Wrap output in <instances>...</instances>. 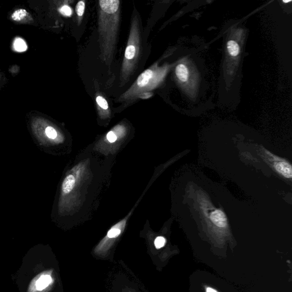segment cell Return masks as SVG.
<instances>
[{
  "label": "cell",
  "instance_id": "8fae6325",
  "mask_svg": "<svg viewBox=\"0 0 292 292\" xmlns=\"http://www.w3.org/2000/svg\"><path fill=\"white\" fill-rule=\"evenodd\" d=\"M85 1H80L77 3L76 5V13L77 16V20L78 26H80L82 23V20L83 19V16L85 10Z\"/></svg>",
  "mask_w": 292,
  "mask_h": 292
},
{
  "label": "cell",
  "instance_id": "2e32d148",
  "mask_svg": "<svg viewBox=\"0 0 292 292\" xmlns=\"http://www.w3.org/2000/svg\"><path fill=\"white\" fill-rule=\"evenodd\" d=\"M154 244L155 247L157 249H160L164 247L166 244V239L162 236L158 237L156 238Z\"/></svg>",
  "mask_w": 292,
  "mask_h": 292
},
{
  "label": "cell",
  "instance_id": "277c9868",
  "mask_svg": "<svg viewBox=\"0 0 292 292\" xmlns=\"http://www.w3.org/2000/svg\"><path fill=\"white\" fill-rule=\"evenodd\" d=\"M210 219L217 227L224 228L227 226V219L225 213L220 210H216L212 212Z\"/></svg>",
  "mask_w": 292,
  "mask_h": 292
},
{
  "label": "cell",
  "instance_id": "d6986e66",
  "mask_svg": "<svg viewBox=\"0 0 292 292\" xmlns=\"http://www.w3.org/2000/svg\"><path fill=\"white\" fill-rule=\"evenodd\" d=\"M206 292H219L215 289H213L211 287H207L206 288Z\"/></svg>",
  "mask_w": 292,
  "mask_h": 292
},
{
  "label": "cell",
  "instance_id": "ac0fdd59",
  "mask_svg": "<svg viewBox=\"0 0 292 292\" xmlns=\"http://www.w3.org/2000/svg\"><path fill=\"white\" fill-rule=\"evenodd\" d=\"M107 139L110 143H114L117 140V137L113 131H110L109 132L108 134H107Z\"/></svg>",
  "mask_w": 292,
  "mask_h": 292
},
{
  "label": "cell",
  "instance_id": "6da1fadb",
  "mask_svg": "<svg viewBox=\"0 0 292 292\" xmlns=\"http://www.w3.org/2000/svg\"><path fill=\"white\" fill-rule=\"evenodd\" d=\"M98 31L100 58L110 69L116 51L120 26V2L101 0L98 5Z\"/></svg>",
  "mask_w": 292,
  "mask_h": 292
},
{
  "label": "cell",
  "instance_id": "9a60e30c",
  "mask_svg": "<svg viewBox=\"0 0 292 292\" xmlns=\"http://www.w3.org/2000/svg\"><path fill=\"white\" fill-rule=\"evenodd\" d=\"M59 12L62 15L70 17L72 15V9L68 5H64L59 9Z\"/></svg>",
  "mask_w": 292,
  "mask_h": 292
},
{
  "label": "cell",
  "instance_id": "4fadbf2b",
  "mask_svg": "<svg viewBox=\"0 0 292 292\" xmlns=\"http://www.w3.org/2000/svg\"><path fill=\"white\" fill-rule=\"evenodd\" d=\"M28 15V13L25 9H19L13 14V20L20 21L25 19Z\"/></svg>",
  "mask_w": 292,
  "mask_h": 292
},
{
  "label": "cell",
  "instance_id": "e0dca14e",
  "mask_svg": "<svg viewBox=\"0 0 292 292\" xmlns=\"http://www.w3.org/2000/svg\"><path fill=\"white\" fill-rule=\"evenodd\" d=\"M120 234V230L117 229H113L110 230L108 234V236L109 238H115L118 236Z\"/></svg>",
  "mask_w": 292,
  "mask_h": 292
},
{
  "label": "cell",
  "instance_id": "52a82bcc",
  "mask_svg": "<svg viewBox=\"0 0 292 292\" xmlns=\"http://www.w3.org/2000/svg\"><path fill=\"white\" fill-rule=\"evenodd\" d=\"M76 183V179L72 175H69L66 177L65 180H64L62 190L64 194H69L73 189Z\"/></svg>",
  "mask_w": 292,
  "mask_h": 292
},
{
  "label": "cell",
  "instance_id": "ffe728a7",
  "mask_svg": "<svg viewBox=\"0 0 292 292\" xmlns=\"http://www.w3.org/2000/svg\"><path fill=\"white\" fill-rule=\"evenodd\" d=\"M284 2L288 3L291 2V1H283Z\"/></svg>",
  "mask_w": 292,
  "mask_h": 292
},
{
  "label": "cell",
  "instance_id": "3957f363",
  "mask_svg": "<svg viewBox=\"0 0 292 292\" xmlns=\"http://www.w3.org/2000/svg\"><path fill=\"white\" fill-rule=\"evenodd\" d=\"M142 38L140 19L136 13L132 16L127 43L120 73V86L129 81L135 72L141 55Z\"/></svg>",
  "mask_w": 292,
  "mask_h": 292
},
{
  "label": "cell",
  "instance_id": "8992f818",
  "mask_svg": "<svg viewBox=\"0 0 292 292\" xmlns=\"http://www.w3.org/2000/svg\"><path fill=\"white\" fill-rule=\"evenodd\" d=\"M96 103H97L99 113L109 115V106L108 101H106V99L104 97L101 95H98L96 97Z\"/></svg>",
  "mask_w": 292,
  "mask_h": 292
},
{
  "label": "cell",
  "instance_id": "5b68a950",
  "mask_svg": "<svg viewBox=\"0 0 292 292\" xmlns=\"http://www.w3.org/2000/svg\"><path fill=\"white\" fill-rule=\"evenodd\" d=\"M275 169L281 175L287 178L291 179L292 176V166L286 162H279L276 164Z\"/></svg>",
  "mask_w": 292,
  "mask_h": 292
},
{
  "label": "cell",
  "instance_id": "7a4b0ae2",
  "mask_svg": "<svg viewBox=\"0 0 292 292\" xmlns=\"http://www.w3.org/2000/svg\"><path fill=\"white\" fill-rule=\"evenodd\" d=\"M167 67H159L157 63L149 67L140 74L134 83L122 95L117 102H131L138 98L147 99L150 92L163 81L167 72Z\"/></svg>",
  "mask_w": 292,
  "mask_h": 292
},
{
  "label": "cell",
  "instance_id": "ba28073f",
  "mask_svg": "<svg viewBox=\"0 0 292 292\" xmlns=\"http://www.w3.org/2000/svg\"><path fill=\"white\" fill-rule=\"evenodd\" d=\"M175 74L178 79L182 83H185L188 80V70L184 64L181 63L176 66Z\"/></svg>",
  "mask_w": 292,
  "mask_h": 292
},
{
  "label": "cell",
  "instance_id": "5bb4252c",
  "mask_svg": "<svg viewBox=\"0 0 292 292\" xmlns=\"http://www.w3.org/2000/svg\"><path fill=\"white\" fill-rule=\"evenodd\" d=\"M45 133L46 136H47L50 139H52V140H55V139L58 137V133H57L56 130L54 129V128L51 126H49L46 128L45 130Z\"/></svg>",
  "mask_w": 292,
  "mask_h": 292
},
{
  "label": "cell",
  "instance_id": "30bf717a",
  "mask_svg": "<svg viewBox=\"0 0 292 292\" xmlns=\"http://www.w3.org/2000/svg\"><path fill=\"white\" fill-rule=\"evenodd\" d=\"M227 49L231 56L236 57L239 54L240 47L236 41L231 40L228 42Z\"/></svg>",
  "mask_w": 292,
  "mask_h": 292
},
{
  "label": "cell",
  "instance_id": "9c48e42d",
  "mask_svg": "<svg viewBox=\"0 0 292 292\" xmlns=\"http://www.w3.org/2000/svg\"><path fill=\"white\" fill-rule=\"evenodd\" d=\"M52 281V278L49 275H44L41 276L39 279L36 283L37 289L38 291H42L47 287Z\"/></svg>",
  "mask_w": 292,
  "mask_h": 292
},
{
  "label": "cell",
  "instance_id": "7c38bea8",
  "mask_svg": "<svg viewBox=\"0 0 292 292\" xmlns=\"http://www.w3.org/2000/svg\"><path fill=\"white\" fill-rule=\"evenodd\" d=\"M13 45L14 48L17 52H23L26 51L28 49L26 42L20 38H16Z\"/></svg>",
  "mask_w": 292,
  "mask_h": 292
}]
</instances>
